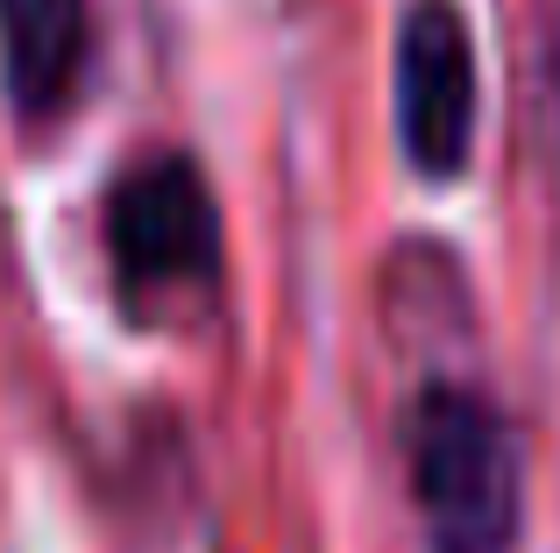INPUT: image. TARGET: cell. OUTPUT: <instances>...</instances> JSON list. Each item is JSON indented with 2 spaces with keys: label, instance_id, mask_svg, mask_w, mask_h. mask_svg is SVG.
<instances>
[{
  "label": "cell",
  "instance_id": "6da1fadb",
  "mask_svg": "<svg viewBox=\"0 0 560 553\" xmlns=\"http://www.w3.org/2000/svg\"><path fill=\"white\" fill-rule=\"evenodd\" d=\"M411 497L433 553H511L518 546V440L504 412L462 384H433L411 412Z\"/></svg>",
  "mask_w": 560,
  "mask_h": 553
},
{
  "label": "cell",
  "instance_id": "7a4b0ae2",
  "mask_svg": "<svg viewBox=\"0 0 560 553\" xmlns=\"http://www.w3.org/2000/svg\"><path fill=\"white\" fill-rule=\"evenodd\" d=\"M397 136L425 178L476 150V28L454 0H411L397 22Z\"/></svg>",
  "mask_w": 560,
  "mask_h": 553
},
{
  "label": "cell",
  "instance_id": "3957f363",
  "mask_svg": "<svg viewBox=\"0 0 560 553\" xmlns=\"http://www.w3.org/2000/svg\"><path fill=\"white\" fill-rule=\"evenodd\" d=\"M107 249L128 284H206L220 263V227L206 178L185 156L136 164L107 199Z\"/></svg>",
  "mask_w": 560,
  "mask_h": 553
},
{
  "label": "cell",
  "instance_id": "277c9868",
  "mask_svg": "<svg viewBox=\"0 0 560 553\" xmlns=\"http://www.w3.org/2000/svg\"><path fill=\"white\" fill-rule=\"evenodd\" d=\"M85 0H0V79L22 114H57L85 71Z\"/></svg>",
  "mask_w": 560,
  "mask_h": 553
},
{
  "label": "cell",
  "instance_id": "5b68a950",
  "mask_svg": "<svg viewBox=\"0 0 560 553\" xmlns=\"http://www.w3.org/2000/svg\"><path fill=\"white\" fill-rule=\"evenodd\" d=\"M539 150L560 207V0H539Z\"/></svg>",
  "mask_w": 560,
  "mask_h": 553
}]
</instances>
